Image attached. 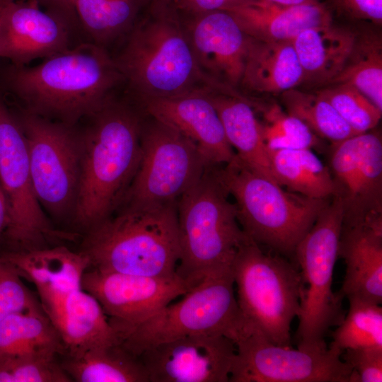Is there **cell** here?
Listing matches in <instances>:
<instances>
[{
	"label": "cell",
	"instance_id": "cell-31",
	"mask_svg": "<svg viewBox=\"0 0 382 382\" xmlns=\"http://www.w3.org/2000/svg\"><path fill=\"white\" fill-rule=\"evenodd\" d=\"M351 85L382 110V40L374 32L357 34L352 52L332 83Z\"/></svg>",
	"mask_w": 382,
	"mask_h": 382
},
{
	"label": "cell",
	"instance_id": "cell-18",
	"mask_svg": "<svg viewBox=\"0 0 382 382\" xmlns=\"http://www.w3.org/2000/svg\"><path fill=\"white\" fill-rule=\"evenodd\" d=\"M180 16L202 71L236 89L241 83L250 37L227 11Z\"/></svg>",
	"mask_w": 382,
	"mask_h": 382
},
{
	"label": "cell",
	"instance_id": "cell-24",
	"mask_svg": "<svg viewBox=\"0 0 382 382\" xmlns=\"http://www.w3.org/2000/svg\"><path fill=\"white\" fill-rule=\"evenodd\" d=\"M207 95L220 117L229 144L236 150L237 157L251 170L276 181L262 124L255 114L256 103L237 89L211 91Z\"/></svg>",
	"mask_w": 382,
	"mask_h": 382
},
{
	"label": "cell",
	"instance_id": "cell-36",
	"mask_svg": "<svg viewBox=\"0 0 382 382\" xmlns=\"http://www.w3.org/2000/svg\"><path fill=\"white\" fill-rule=\"evenodd\" d=\"M56 357L37 354L1 356L0 382L72 381Z\"/></svg>",
	"mask_w": 382,
	"mask_h": 382
},
{
	"label": "cell",
	"instance_id": "cell-9",
	"mask_svg": "<svg viewBox=\"0 0 382 382\" xmlns=\"http://www.w3.org/2000/svg\"><path fill=\"white\" fill-rule=\"evenodd\" d=\"M342 219V202L333 196L296 246L295 260L306 284L297 317V348H327L325 337L328 330L337 326L345 316L343 299L332 288Z\"/></svg>",
	"mask_w": 382,
	"mask_h": 382
},
{
	"label": "cell",
	"instance_id": "cell-7",
	"mask_svg": "<svg viewBox=\"0 0 382 382\" xmlns=\"http://www.w3.org/2000/svg\"><path fill=\"white\" fill-rule=\"evenodd\" d=\"M231 268L243 318L270 342L290 346L291 325L299 314L304 287L301 272L282 257L265 253L248 236Z\"/></svg>",
	"mask_w": 382,
	"mask_h": 382
},
{
	"label": "cell",
	"instance_id": "cell-20",
	"mask_svg": "<svg viewBox=\"0 0 382 382\" xmlns=\"http://www.w3.org/2000/svg\"><path fill=\"white\" fill-rule=\"evenodd\" d=\"M2 256L36 287L43 311L55 306L71 291L81 289L88 257L80 250L52 245L27 251H6Z\"/></svg>",
	"mask_w": 382,
	"mask_h": 382
},
{
	"label": "cell",
	"instance_id": "cell-25",
	"mask_svg": "<svg viewBox=\"0 0 382 382\" xmlns=\"http://www.w3.org/2000/svg\"><path fill=\"white\" fill-rule=\"evenodd\" d=\"M355 37L356 33L332 23L300 33L291 42L303 71V83H332L342 71Z\"/></svg>",
	"mask_w": 382,
	"mask_h": 382
},
{
	"label": "cell",
	"instance_id": "cell-10",
	"mask_svg": "<svg viewBox=\"0 0 382 382\" xmlns=\"http://www.w3.org/2000/svg\"><path fill=\"white\" fill-rule=\"evenodd\" d=\"M23 131L32 183L41 207L55 219H72L79 190L81 145L75 125L22 108L13 112Z\"/></svg>",
	"mask_w": 382,
	"mask_h": 382
},
{
	"label": "cell",
	"instance_id": "cell-6",
	"mask_svg": "<svg viewBox=\"0 0 382 382\" xmlns=\"http://www.w3.org/2000/svg\"><path fill=\"white\" fill-rule=\"evenodd\" d=\"M228 195L215 166H209L177 202L180 259L176 272L193 286L210 272L231 266L248 237Z\"/></svg>",
	"mask_w": 382,
	"mask_h": 382
},
{
	"label": "cell",
	"instance_id": "cell-44",
	"mask_svg": "<svg viewBox=\"0 0 382 382\" xmlns=\"http://www.w3.org/2000/svg\"><path fill=\"white\" fill-rule=\"evenodd\" d=\"M11 1H12L0 3V20L6 5Z\"/></svg>",
	"mask_w": 382,
	"mask_h": 382
},
{
	"label": "cell",
	"instance_id": "cell-33",
	"mask_svg": "<svg viewBox=\"0 0 382 382\" xmlns=\"http://www.w3.org/2000/svg\"><path fill=\"white\" fill-rule=\"evenodd\" d=\"M347 299L348 312L333 331L328 348L341 356L347 349H382L381 305L357 298Z\"/></svg>",
	"mask_w": 382,
	"mask_h": 382
},
{
	"label": "cell",
	"instance_id": "cell-35",
	"mask_svg": "<svg viewBox=\"0 0 382 382\" xmlns=\"http://www.w3.org/2000/svg\"><path fill=\"white\" fill-rule=\"evenodd\" d=\"M263 112V136L269 150L313 149L317 137L299 118L283 111L277 104L259 108Z\"/></svg>",
	"mask_w": 382,
	"mask_h": 382
},
{
	"label": "cell",
	"instance_id": "cell-32",
	"mask_svg": "<svg viewBox=\"0 0 382 382\" xmlns=\"http://www.w3.org/2000/svg\"><path fill=\"white\" fill-rule=\"evenodd\" d=\"M286 112L301 120L317 137L337 143L356 135L331 104L317 91L297 89L281 93Z\"/></svg>",
	"mask_w": 382,
	"mask_h": 382
},
{
	"label": "cell",
	"instance_id": "cell-17",
	"mask_svg": "<svg viewBox=\"0 0 382 382\" xmlns=\"http://www.w3.org/2000/svg\"><path fill=\"white\" fill-rule=\"evenodd\" d=\"M85 42L36 0L9 2L0 20V57L23 66Z\"/></svg>",
	"mask_w": 382,
	"mask_h": 382
},
{
	"label": "cell",
	"instance_id": "cell-34",
	"mask_svg": "<svg viewBox=\"0 0 382 382\" xmlns=\"http://www.w3.org/2000/svg\"><path fill=\"white\" fill-rule=\"evenodd\" d=\"M317 92L331 104L356 134L374 129L381 120L382 110L351 85L329 84Z\"/></svg>",
	"mask_w": 382,
	"mask_h": 382
},
{
	"label": "cell",
	"instance_id": "cell-2",
	"mask_svg": "<svg viewBox=\"0 0 382 382\" xmlns=\"http://www.w3.org/2000/svg\"><path fill=\"white\" fill-rule=\"evenodd\" d=\"M144 114L137 104L115 96L78 129L81 145L79 190L71 219L84 233L111 216L138 168Z\"/></svg>",
	"mask_w": 382,
	"mask_h": 382
},
{
	"label": "cell",
	"instance_id": "cell-14",
	"mask_svg": "<svg viewBox=\"0 0 382 382\" xmlns=\"http://www.w3.org/2000/svg\"><path fill=\"white\" fill-rule=\"evenodd\" d=\"M329 170L343 207L342 228L382 224V139L369 131L332 144Z\"/></svg>",
	"mask_w": 382,
	"mask_h": 382
},
{
	"label": "cell",
	"instance_id": "cell-43",
	"mask_svg": "<svg viewBox=\"0 0 382 382\" xmlns=\"http://www.w3.org/2000/svg\"><path fill=\"white\" fill-rule=\"evenodd\" d=\"M270 2L285 5V6H296L303 4H309L320 2V0H267Z\"/></svg>",
	"mask_w": 382,
	"mask_h": 382
},
{
	"label": "cell",
	"instance_id": "cell-11",
	"mask_svg": "<svg viewBox=\"0 0 382 382\" xmlns=\"http://www.w3.org/2000/svg\"><path fill=\"white\" fill-rule=\"evenodd\" d=\"M146 116L141 130V159L122 199L124 207L176 202L209 166L191 140Z\"/></svg>",
	"mask_w": 382,
	"mask_h": 382
},
{
	"label": "cell",
	"instance_id": "cell-30",
	"mask_svg": "<svg viewBox=\"0 0 382 382\" xmlns=\"http://www.w3.org/2000/svg\"><path fill=\"white\" fill-rule=\"evenodd\" d=\"M65 354L57 330L43 309L11 313L0 320V357Z\"/></svg>",
	"mask_w": 382,
	"mask_h": 382
},
{
	"label": "cell",
	"instance_id": "cell-45",
	"mask_svg": "<svg viewBox=\"0 0 382 382\" xmlns=\"http://www.w3.org/2000/svg\"><path fill=\"white\" fill-rule=\"evenodd\" d=\"M10 1H13V0H0V3Z\"/></svg>",
	"mask_w": 382,
	"mask_h": 382
},
{
	"label": "cell",
	"instance_id": "cell-41",
	"mask_svg": "<svg viewBox=\"0 0 382 382\" xmlns=\"http://www.w3.org/2000/svg\"><path fill=\"white\" fill-rule=\"evenodd\" d=\"M45 11L54 16L85 40L75 9V0H36Z\"/></svg>",
	"mask_w": 382,
	"mask_h": 382
},
{
	"label": "cell",
	"instance_id": "cell-29",
	"mask_svg": "<svg viewBox=\"0 0 382 382\" xmlns=\"http://www.w3.org/2000/svg\"><path fill=\"white\" fill-rule=\"evenodd\" d=\"M269 156L273 175L280 185L314 199L334 196L329 168L311 149L269 150Z\"/></svg>",
	"mask_w": 382,
	"mask_h": 382
},
{
	"label": "cell",
	"instance_id": "cell-27",
	"mask_svg": "<svg viewBox=\"0 0 382 382\" xmlns=\"http://www.w3.org/2000/svg\"><path fill=\"white\" fill-rule=\"evenodd\" d=\"M151 0H75L82 35L110 51L139 21Z\"/></svg>",
	"mask_w": 382,
	"mask_h": 382
},
{
	"label": "cell",
	"instance_id": "cell-3",
	"mask_svg": "<svg viewBox=\"0 0 382 382\" xmlns=\"http://www.w3.org/2000/svg\"><path fill=\"white\" fill-rule=\"evenodd\" d=\"M113 55L132 99L229 91L199 66L183 20L171 0H151Z\"/></svg>",
	"mask_w": 382,
	"mask_h": 382
},
{
	"label": "cell",
	"instance_id": "cell-16",
	"mask_svg": "<svg viewBox=\"0 0 382 382\" xmlns=\"http://www.w3.org/2000/svg\"><path fill=\"white\" fill-rule=\"evenodd\" d=\"M234 342L218 333L185 336L139 354L149 382H228Z\"/></svg>",
	"mask_w": 382,
	"mask_h": 382
},
{
	"label": "cell",
	"instance_id": "cell-8",
	"mask_svg": "<svg viewBox=\"0 0 382 382\" xmlns=\"http://www.w3.org/2000/svg\"><path fill=\"white\" fill-rule=\"evenodd\" d=\"M241 318L228 266L210 272L181 300L167 304L145 320L113 328L120 344L139 357L150 347L187 335L218 333L228 337Z\"/></svg>",
	"mask_w": 382,
	"mask_h": 382
},
{
	"label": "cell",
	"instance_id": "cell-4",
	"mask_svg": "<svg viewBox=\"0 0 382 382\" xmlns=\"http://www.w3.org/2000/svg\"><path fill=\"white\" fill-rule=\"evenodd\" d=\"M90 268L142 276L176 273L180 259L177 202L123 207L85 233L80 250Z\"/></svg>",
	"mask_w": 382,
	"mask_h": 382
},
{
	"label": "cell",
	"instance_id": "cell-26",
	"mask_svg": "<svg viewBox=\"0 0 382 382\" xmlns=\"http://www.w3.org/2000/svg\"><path fill=\"white\" fill-rule=\"evenodd\" d=\"M303 74L291 41L249 37L241 86L260 93H282L303 83Z\"/></svg>",
	"mask_w": 382,
	"mask_h": 382
},
{
	"label": "cell",
	"instance_id": "cell-23",
	"mask_svg": "<svg viewBox=\"0 0 382 382\" xmlns=\"http://www.w3.org/2000/svg\"><path fill=\"white\" fill-rule=\"evenodd\" d=\"M338 256L346 265L338 295L381 305L382 225L342 228Z\"/></svg>",
	"mask_w": 382,
	"mask_h": 382
},
{
	"label": "cell",
	"instance_id": "cell-21",
	"mask_svg": "<svg viewBox=\"0 0 382 382\" xmlns=\"http://www.w3.org/2000/svg\"><path fill=\"white\" fill-rule=\"evenodd\" d=\"M44 312L59 335L67 356L120 344L98 301L82 288Z\"/></svg>",
	"mask_w": 382,
	"mask_h": 382
},
{
	"label": "cell",
	"instance_id": "cell-19",
	"mask_svg": "<svg viewBox=\"0 0 382 382\" xmlns=\"http://www.w3.org/2000/svg\"><path fill=\"white\" fill-rule=\"evenodd\" d=\"M207 93L132 100L144 114L191 140L208 166H219L230 162L236 153L226 139L220 117Z\"/></svg>",
	"mask_w": 382,
	"mask_h": 382
},
{
	"label": "cell",
	"instance_id": "cell-13",
	"mask_svg": "<svg viewBox=\"0 0 382 382\" xmlns=\"http://www.w3.org/2000/svg\"><path fill=\"white\" fill-rule=\"evenodd\" d=\"M0 182L8 219L4 233L8 251L52 246L66 234L54 229L35 195L25 139L13 113L0 97Z\"/></svg>",
	"mask_w": 382,
	"mask_h": 382
},
{
	"label": "cell",
	"instance_id": "cell-39",
	"mask_svg": "<svg viewBox=\"0 0 382 382\" xmlns=\"http://www.w3.org/2000/svg\"><path fill=\"white\" fill-rule=\"evenodd\" d=\"M332 11L356 21L382 23V0H327L325 3Z\"/></svg>",
	"mask_w": 382,
	"mask_h": 382
},
{
	"label": "cell",
	"instance_id": "cell-28",
	"mask_svg": "<svg viewBox=\"0 0 382 382\" xmlns=\"http://www.w3.org/2000/svg\"><path fill=\"white\" fill-rule=\"evenodd\" d=\"M61 364L77 382H149L140 358L120 344L67 356Z\"/></svg>",
	"mask_w": 382,
	"mask_h": 382
},
{
	"label": "cell",
	"instance_id": "cell-5",
	"mask_svg": "<svg viewBox=\"0 0 382 382\" xmlns=\"http://www.w3.org/2000/svg\"><path fill=\"white\" fill-rule=\"evenodd\" d=\"M216 174L235 199L238 221L257 244L295 260L299 243L313 226L330 199L308 197L247 167L236 155Z\"/></svg>",
	"mask_w": 382,
	"mask_h": 382
},
{
	"label": "cell",
	"instance_id": "cell-12",
	"mask_svg": "<svg viewBox=\"0 0 382 382\" xmlns=\"http://www.w3.org/2000/svg\"><path fill=\"white\" fill-rule=\"evenodd\" d=\"M228 337L236 346L231 382H351L352 368L328 347L273 344L242 316Z\"/></svg>",
	"mask_w": 382,
	"mask_h": 382
},
{
	"label": "cell",
	"instance_id": "cell-38",
	"mask_svg": "<svg viewBox=\"0 0 382 382\" xmlns=\"http://www.w3.org/2000/svg\"><path fill=\"white\" fill-rule=\"evenodd\" d=\"M342 355L352 368L351 382L382 381V349H347Z\"/></svg>",
	"mask_w": 382,
	"mask_h": 382
},
{
	"label": "cell",
	"instance_id": "cell-37",
	"mask_svg": "<svg viewBox=\"0 0 382 382\" xmlns=\"http://www.w3.org/2000/svg\"><path fill=\"white\" fill-rule=\"evenodd\" d=\"M35 309H42L40 302L0 253V320L13 313Z\"/></svg>",
	"mask_w": 382,
	"mask_h": 382
},
{
	"label": "cell",
	"instance_id": "cell-22",
	"mask_svg": "<svg viewBox=\"0 0 382 382\" xmlns=\"http://www.w3.org/2000/svg\"><path fill=\"white\" fill-rule=\"evenodd\" d=\"M228 11L243 32L255 40L291 41L310 28L332 23V13L325 3L285 6L253 0Z\"/></svg>",
	"mask_w": 382,
	"mask_h": 382
},
{
	"label": "cell",
	"instance_id": "cell-42",
	"mask_svg": "<svg viewBox=\"0 0 382 382\" xmlns=\"http://www.w3.org/2000/svg\"><path fill=\"white\" fill-rule=\"evenodd\" d=\"M8 219L7 205L0 182V245L3 240Z\"/></svg>",
	"mask_w": 382,
	"mask_h": 382
},
{
	"label": "cell",
	"instance_id": "cell-1",
	"mask_svg": "<svg viewBox=\"0 0 382 382\" xmlns=\"http://www.w3.org/2000/svg\"><path fill=\"white\" fill-rule=\"evenodd\" d=\"M125 85L113 55L91 42L45 58L33 66L0 69V89L21 108L69 125L92 114Z\"/></svg>",
	"mask_w": 382,
	"mask_h": 382
},
{
	"label": "cell",
	"instance_id": "cell-15",
	"mask_svg": "<svg viewBox=\"0 0 382 382\" xmlns=\"http://www.w3.org/2000/svg\"><path fill=\"white\" fill-rule=\"evenodd\" d=\"M194 286L176 272L142 276L88 269L81 288L100 303L113 328L138 323Z\"/></svg>",
	"mask_w": 382,
	"mask_h": 382
},
{
	"label": "cell",
	"instance_id": "cell-40",
	"mask_svg": "<svg viewBox=\"0 0 382 382\" xmlns=\"http://www.w3.org/2000/svg\"><path fill=\"white\" fill-rule=\"evenodd\" d=\"M253 0H171L181 15L191 16L214 11H226Z\"/></svg>",
	"mask_w": 382,
	"mask_h": 382
}]
</instances>
